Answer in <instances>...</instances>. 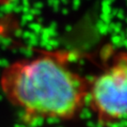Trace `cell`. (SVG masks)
Instances as JSON below:
<instances>
[{"label":"cell","instance_id":"2","mask_svg":"<svg viewBox=\"0 0 127 127\" xmlns=\"http://www.w3.org/2000/svg\"><path fill=\"white\" fill-rule=\"evenodd\" d=\"M88 103L102 126L127 120V52H119L91 81Z\"/></svg>","mask_w":127,"mask_h":127},{"label":"cell","instance_id":"3","mask_svg":"<svg viewBox=\"0 0 127 127\" xmlns=\"http://www.w3.org/2000/svg\"><path fill=\"white\" fill-rule=\"evenodd\" d=\"M9 0H0V3H6V2H8Z\"/></svg>","mask_w":127,"mask_h":127},{"label":"cell","instance_id":"1","mask_svg":"<svg viewBox=\"0 0 127 127\" xmlns=\"http://www.w3.org/2000/svg\"><path fill=\"white\" fill-rule=\"evenodd\" d=\"M91 81L70 64L66 53H45L4 69L0 86L7 99L31 119L73 120L88 102Z\"/></svg>","mask_w":127,"mask_h":127}]
</instances>
